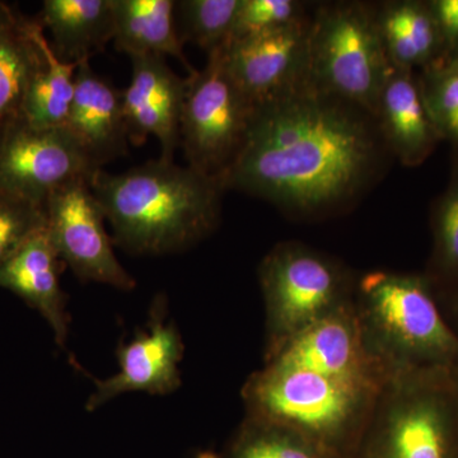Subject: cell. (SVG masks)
I'll return each instance as SVG.
<instances>
[{
	"label": "cell",
	"mask_w": 458,
	"mask_h": 458,
	"mask_svg": "<svg viewBox=\"0 0 458 458\" xmlns=\"http://www.w3.org/2000/svg\"><path fill=\"white\" fill-rule=\"evenodd\" d=\"M65 128L98 170L128 153L123 90L96 73L90 62L78 65Z\"/></svg>",
	"instance_id": "obj_15"
},
{
	"label": "cell",
	"mask_w": 458,
	"mask_h": 458,
	"mask_svg": "<svg viewBox=\"0 0 458 458\" xmlns=\"http://www.w3.org/2000/svg\"><path fill=\"white\" fill-rule=\"evenodd\" d=\"M242 0H181L176 22L182 41L194 42L208 55L227 47Z\"/></svg>",
	"instance_id": "obj_24"
},
{
	"label": "cell",
	"mask_w": 458,
	"mask_h": 458,
	"mask_svg": "<svg viewBox=\"0 0 458 458\" xmlns=\"http://www.w3.org/2000/svg\"><path fill=\"white\" fill-rule=\"evenodd\" d=\"M63 264L45 227L0 267V288L8 289L40 313L59 346L65 345L71 322L60 285Z\"/></svg>",
	"instance_id": "obj_17"
},
{
	"label": "cell",
	"mask_w": 458,
	"mask_h": 458,
	"mask_svg": "<svg viewBox=\"0 0 458 458\" xmlns=\"http://www.w3.org/2000/svg\"><path fill=\"white\" fill-rule=\"evenodd\" d=\"M354 304L367 349L388 375L458 369V335L427 274L369 271Z\"/></svg>",
	"instance_id": "obj_3"
},
{
	"label": "cell",
	"mask_w": 458,
	"mask_h": 458,
	"mask_svg": "<svg viewBox=\"0 0 458 458\" xmlns=\"http://www.w3.org/2000/svg\"><path fill=\"white\" fill-rule=\"evenodd\" d=\"M197 458H221L218 454H214V452L210 451H203L198 454Z\"/></svg>",
	"instance_id": "obj_31"
},
{
	"label": "cell",
	"mask_w": 458,
	"mask_h": 458,
	"mask_svg": "<svg viewBox=\"0 0 458 458\" xmlns=\"http://www.w3.org/2000/svg\"><path fill=\"white\" fill-rule=\"evenodd\" d=\"M454 377H456L457 387H458V369L454 372Z\"/></svg>",
	"instance_id": "obj_32"
},
{
	"label": "cell",
	"mask_w": 458,
	"mask_h": 458,
	"mask_svg": "<svg viewBox=\"0 0 458 458\" xmlns=\"http://www.w3.org/2000/svg\"><path fill=\"white\" fill-rule=\"evenodd\" d=\"M312 9L300 0H242L231 41L304 22Z\"/></svg>",
	"instance_id": "obj_27"
},
{
	"label": "cell",
	"mask_w": 458,
	"mask_h": 458,
	"mask_svg": "<svg viewBox=\"0 0 458 458\" xmlns=\"http://www.w3.org/2000/svg\"><path fill=\"white\" fill-rule=\"evenodd\" d=\"M131 84L123 90V110L129 140L146 143L149 135L161 144L164 161L174 162L180 146L181 116L188 78L182 80L168 66L165 57H131Z\"/></svg>",
	"instance_id": "obj_14"
},
{
	"label": "cell",
	"mask_w": 458,
	"mask_h": 458,
	"mask_svg": "<svg viewBox=\"0 0 458 458\" xmlns=\"http://www.w3.org/2000/svg\"><path fill=\"white\" fill-rule=\"evenodd\" d=\"M393 69L377 29L372 3L342 0L313 5L310 87L373 116Z\"/></svg>",
	"instance_id": "obj_6"
},
{
	"label": "cell",
	"mask_w": 458,
	"mask_h": 458,
	"mask_svg": "<svg viewBox=\"0 0 458 458\" xmlns=\"http://www.w3.org/2000/svg\"><path fill=\"white\" fill-rule=\"evenodd\" d=\"M41 26L0 2V131L20 116L27 86L42 62Z\"/></svg>",
	"instance_id": "obj_21"
},
{
	"label": "cell",
	"mask_w": 458,
	"mask_h": 458,
	"mask_svg": "<svg viewBox=\"0 0 458 458\" xmlns=\"http://www.w3.org/2000/svg\"><path fill=\"white\" fill-rule=\"evenodd\" d=\"M98 171L65 126L33 128L17 116L0 131L3 194L45 205L56 189Z\"/></svg>",
	"instance_id": "obj_10"
},
{
	"label": "cell",
	"mask_w": 458,
	"mask_h": 458,
	"mask_svg": "<svg viewBox=\"0 0 458 458\" xmlns=\"http://www.w3.org/2000/svg\"><path fill=\"white\" fill-rule=\"evenodd\" d=\"M225 458H340L292 428L246 417Z\"/></svg>",
	"instance_id": "obj_23"
},
{
	"label": "cell",
	"mask_w": 458,
	"mask_h": 458,
	"mask_svg": "<svg viewBox=\"0 0 458 458\" xmlns=\"http://www.w3.org/2000/svg\"><path fill=\"white\" fill-rule=\"evenodd\" d=\"M38 42L42 62L27 86L20 117L33 128H63L73 101L78 64L59 59L42 27Z\"/></svg>",
	"instance_id": "obj_22"
},
{
	"label": "cell",
	"mask_w": 458,
	"mask_h": 458,
	"mask_svg": "<svg viewBox=\"0 0 458 458\" xmlns=\"http://www.w3.org/2000/svg\"><path fill=\"white\" fill-rule=\"evenodd\" d=\"M36 20L49 30L59 59L72 64L90 62L114 40L111 0H45Z\"/></svg>",
	"instance_id": "obj_19"
},
{
	"label": "cell",
	"mask_w": 458,
	"mask_h": 458,
	"mask_svg": "<svg viewBox=\"0 0 458 458\" xmlns=\"http://www.w3.org/2000/svg\"><path fill=\"white\" fill-rule=\"evenodd\" d=\"M377 29L394 68H429L443 59V41L428 3L388 0L372 3Z\"/></svg>",
	"instance_id": "obj_18"
},
{
	"label": "cell",
	"mask_w": 458,
	"mask_h": 458,
	"mask_svg": "<svg viewBox=\"0 0 458 458\" xmlns=\"http://www.w3.org/2000/svg\"><path fill=\"white\" fill-rule=\"evenodd\" d=\"M443 41V59L458 60V0L428 2Z\"/></svg>",
	"instance_id": "obj_29"
},
{
	"label": "cell",
	"mask_w": 458,
	"mask_h": 458,
	"mask_svg": "<svg viewBox=\"0 0 458 458\" xmlns=\"http://www.w3.org/2000/svg\"><path fill=\"white\" fill-rule=\"evenodd\" d=\"M456 370L388 377L355 458H456Z\"/></svg>",
	"instance_id": "obj_5"
},
{
	"label": "cell",
	"mask_w": 458,
	"mask_h": 458,
	"mask_svg": "<svg viewBox=\"0 0 458 458\" xmlns=\"http://www.w3.org/2000/svg\"><path fill=\"white\" fill-rule=\"evenodd\" d=\"M152 311L147 327L117 349L119 372L96 381L86 403L87 411H95L123 394H168L180 387L183 343L176 325L165 321L164 295L157 298Z\"/></svg>",
	"instance_id": "obj_13"
},
{
	"label": "cell",
	"mask_w": 458,
	"mask_h": 458,
	"mask_svg": "<svg viewBox=\"0 0 458 458\" xmlns=\"http://www.w3.org/2000/svg\"><path fill=\"white\" fill-rule=\"evenodd\" d=\"M310 27L311 18L285 29L236 38L223 47L229 74L256 106L309 86Z\"/></svg>",
	"instance_id": "obj_11"
},
{
	"label": "cell",
	"mask_w": 458,
	"mask_h": 458,
	"mask_svg": "<svg viewBox=\"0 0 458 458\" xmlns=\"http://www.w3.org/2000/svg\"><path fill=\"white\" fill-rule=\"evenodd\" d=\"M437 294L445 318L458 335V286L448 291H437Z\"/></svg>",
	"instance_id": "obj_30"
},
{
	"label": "cell",
	"mask_w": 458,
	"mask_h": 458,
	"mask_svg": "<svg viewBox=\"0 0 458 458\" xmlns=\"http://www.w3.org/2000/svg\"><path fill=\"white\" fill-rule=\"evenodd\" d=\"M267 354L354 301L357 278L333 256L302 242L278 243L259 267Z\"/></svg>",
	"instance_id": "obj_7"
},
{
	"label": "cell",
	"mask_w": 458,
	"mask_h": 458,
	"mask_svg": "<svg viewBox=\"0 0 458 458\" xmlns=\"http://www.w3.org/2000/svg\"><path fill=\"white\" fill-rule=\"evenodd\" d=\"M222 49L208 55L203 71L189 75L180 144L189 167L223 183L245 146L258 106L229 74Z\"/></svg>",
	"instance_id": "obj_8"
},
{
	"label": "cell",
	"mask_w": 458,
	"mask_h": 458,
	"mask_svg": "<svg viewBox=\"0 0 458 458\" xmlns=\"http://www.w3.org/2000/svg\"><path fill=\"white\" fill-rule=\"evenodd\" d=\"M419 78L437 131L458 147V60H439Z\"/></svg>",
	"instance_id": "obj_26"
},
{
	"label": "cell",
	"mask_w": 458,
	"mask_h": 458,
	"mask_svg": "<svg viewBox=\"0 0 458 458\" xmlns=\"http://www.w3.org/2000/svg\"><path fill=\"white\" fill-rule=\"evenodd\" d=\"M47 233L60 260L83 282H95L131 292L137 282L120 264L108 236L104 210L80 179L56 189L45 203Z\"/></svg>",
	"instance_id": "obj_9"
},
{
	"label": "cell",
	"mask_w": 458,
	"mask_h": 458,
	"mask_svg": "<svg viewBox=\"0 0 458 458\" xmlns=\"http://www.w3.org/2000/svg\"><path fill=\"white\" fill-rule=\"evenodd\" d=\"M265 363L379 386L390 377L367 349L354 301L265 355Z\"/></svg>",
	"instance_id": "obj_12"
},
{
	"label": "cell",
	"mask_w": 458,
	"mask_h": 458,
	"mask_svg": "<svg viewBox=\"0 0 458 458\" xmlns=\"http://www.w3.org/2000/svg\"><path fill=\"white\" fill-rule=\"evenodd\" d=\"M373 117L388 152L408 167L423 164L442 140L414 71L394 66Z\"/></svg>",
	"instance_id": "obj_16"
},
{
	"label": "cell",
	"mask_w": 458,
	"mask_h": 458,
	"mask_svg": "<svg viewBox=\"0 0 458 458\" xmlns=\"http://www.w3.org/2000/svg\"><path fill=\"white\" fill-rule=\"evenodd\" d=\"M433 252L428 278L437 291L458 286V165L432 212Z\"/></svg>",
	"instance_id": "obj_25"
},
{
	"label": "cell",
	"mask_w": 458,
	"mask_h": 458,
	"mask_svg": "<svg viewBox=\"0 0 458 458\" xmlns=\"http://www.w3.org/2000/svg\"><path fill=\"white\" fill-rule=\"evenodd\" d=\"M114 243L129 254L167 255L197 245L221 221V181L156 159L123 174L98 170L90 179Z\"/></svg>",
	"instance_id": "obj_2"
},
{
	"label": "cell",
	"mask_w": 458,
	"mask_h": 458,
	"mask_svg": "<svg viewBox=\"0 0 458 458\" xmlns=\"http://www.w3.org/2000/svg\"><path fill=\"white\" fill-rule=\"evenodd\" d=\"M390 158L372 114L307 86L258 106L223 185L295 218H324L354 207Z\"/></svg>",
	"instance_id": "obj_1"
},
{
	"label": "cell",
	"mask_w": 458,
	"mask_h": 458,
	"mask_svg": "<svg viewBox=\"0 0 458 458\" xmlns=\"http://www.w3.org/2000/svg\"><path fill=\"white\" fill-rule=\"evenodd\" d=\"M45 227V205L0 192V267Z\"/></svg>",
	"instance_id": "obj_28"
},
{
	"label": "cell",
	"mask_w": 458,
	"mask_h": 458,
	"mask_svg": "<svg viewBox=\"0 0 458 458\" xmlns=\"http://www.w3.org/2000/svg\"><path fill=\"white\" fill-rule=\"evenodd\" d=\"M114 42L119 51L132 56H172L197 73L183 53L174 0H111Z\"/></svg>",
	"instance_id": "obj_20"
},
{
	"label": "cell",
	"mask_w": 458,
	"mask_h": 458,
	"mask_svg": "<svg viewBox=\"0 0 458 458\" xmlns=\"http://www.w3.org/2000/svg\"><path fill=\"white\" fill-rule=\"evenodd\" d=\"M382 387L264 363L247 379L242 397L246 417L292 428L340 458H355Z\"/></svg>",
	"instance_id": "obj_4"
}]
</instances>
